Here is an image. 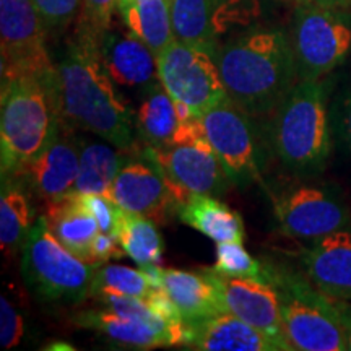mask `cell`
Returning a JSON list of instances; mask_svg holds the SVG:
<instances>
[{"mask_svg": "<svg viewBox=\"0 0 351 351\" xmlns=\"http://www.w3.org/2000/svg\"><path fill=\"white\" fill-rule=\"evenodd\" d=\"M257 117L228 98L200 117L202 129L219 163L236 186H247L262 178L265 166V137Z\"/></svg>", "mask_w": 351, "mask_h": 351, "instance_id": "8", "label": "cell"}, {"mask_svg": "<svg viewBox=\"0 0 351 351\" xmlns=\"http://www.w3.org/2000/svg\"><path fill=\"white\" fill-rule=\"evenodd\" d=\"M91 252H93L96 263H104L109 258H119L125 256V252L122 251L119 243H117L116 236L108 234V232L103 231H99V234L95 238L93 245H91Z\"/></svg>", "mask_w": 351, "mask_h": 351, "instance_id": "35", "label": "cell"}, {"mask_svg": "<svg viewBox=\"0 0 351 351\" xmlns=\"http://www.w3.org/2000/svg\"><path fill=\"white\" fill-rule=\"evenodd\" d=\"M32 194L13 176H2L0 191V244L5 256L23 249L34 226Z\"/></svg>", "mask_w": 351, "mask_h": 351, "instance_id": "23", "label": "cell"}, {"mask_svg": "<svg viewBox=\"0 0 351 351\" xmlns=\"http://www.w3.org/2000/svg\"><path fill=\"white\" fill-rule=\"evenodd\" d=\"M23 319L15 306L5 296L0 298V343L10 350L20 343L23 337Z\"/></svg>", "mask_w": 351, "mask_h": 351, "instance_id": "34", "label": "cell"}, {"mask_svg": "<svg viewBox=\"0 0 351 351\" xmlns=\"http://www.w3.org/2000/svg\"><path fill=\"white\" fill-rule=\"evenodd\" d=\"M125 28L142 39L158 57L174 41L169 0H117Z\"/></svg>", "mask_w": 351, "mask_h": 351, "instance_id": "25", "label": "cell"}, {"mask_svg": "<svg viewBox=\"0 0 351 351\" xmlns=\"http://www.w3.org/2000/svg\"><path fill=\"white\" fill-rule=\"evenodd\" d=\"M114 236L125 256H129L140 269L148 265H160L165 244L156 228V221H153L152 218L129 213L121 208Z\"/></svg>", "mask_w": 351, "mask_h": 351, "instance_id": "28", "label": "cell"}, {"mask_svg": "<svg viewBox=\"0 0 351 351\" xmlns=\"http://www.w3.org/2000/svg\"><path fill=\"white\" fill-rule=\"evenodd\" d=\"M221 3L223 0H169L176 41L217 52Z\"/></svg>", "mask_w": 351, "mask_h": 351, "instance_id": "24", "label": "cell"}, {"mask_svg": "<svg viewBox=\"0 0 351 351\" xmlns=\"http://www.w3.org/2000/svg\"><path fill=\"white\" fill-rule=\"evenodd\" d=\"M217 62L228 98L257 119L298 82L291 36L278 26H256L219 44Z\"/></svg>", "mask_w": 351, "mask_h": 351, "instance_id": "2", "label": "cell"}, {"mask_svg": "<svg viewBox=\"0 0 351 351\" xmlns=\"http://www.w3.org/2000/svg\"><path fill=\"white\" fill-rule=\"evenodd\" d=\"M46 205L47 210L43 217L52 234L83 262L101 265L95 262L91 252V245L101 230L98 221L83 204L82 194L73 191Z\"/></svg>", "mask_w": 351, "mask_h": 351, "instance_id": "20", "label": "cell"}, {"mask_svg": "<svg viewBox=\"0 0 351 351\" xmlns=\"http://www.w3.org/2000/svg\"><path fill=\"white\" fill-rule=\"evenodd\" d=\"M129 160L112 143L80 138V173L73 191L78 194H109L114 179Z\"/></svg>", "mask_w": 351, "mask_h": 351, "instance_id": "26", "label": "cell"}, {"mask_svg": "<svg viewBox=\"0 0 351 351\" xmlns=\"http://www.w3.org/2000/svg\"><path fill=\"white\" fill-rule=\"evenodd\" d=\"M339 301V311L341 315V322H343L345 328V337H346V345L348 350H351V302L350 301Z\"/></svg>", "mask_w": 351, "mask_h": 351, "instance_id": "37", "label": "cell"}, {"mask_svg": "<svg viewBox=\"0 0 351 351\" xmlns=\"http://www.w3.org/2000/svg\"><path fill=\"white\" fill-rule=\"evenodd\" d=\"M182 121L173 98L163 85L145 96L135 112V132L145 147H165L173 142Z\"/></svg>", "mask_w": 351, "mask_h": 351, "instance_id": "27", "label": "cell"}, {"mask_svg": "<svg viewBox=\"0 0 351 351\" xmlns=\"http://www.w3.org/2000/svg\"><path fill=\"white\" fill-rule=\"evenodd\" d=\"M152 289V285L142 269L137 270L125 265L101 263L96 269L91 295L96 298L117 295L147 300Z\"/></svg>", "mask_w": 351, "mask_h": 351, "instance_id": "29", "label": "cell"}, {"mask_svg": "<svg viewBox=\"0 0 351 351\" xmlns=\"http://www.w3.org/2000/svg\"><path fill=\"white\" fill-rule=\"evenodd\" d=\"M99 51L101 60L117 88L148 95L161 85L155 52L129 28H114L111 23L101 38Z\"/></svg>", "mask_w": 351, "mask_h": 351, "instance_id": "16", "label": "cell"}, {"mask_svg": "<svg viewBox=\"0 0 351 351\" xmlns=\"http://www.w3.org/2000/svg\"><path fill=\"white\" fill-rule=\"evenodd\" d=\"M0 169L12 176L36 158L59 130L56 91L34 78L2 82Z\"/></svg>", "mask_w": 351, "mask_h": 351, "instance_id": "4", "label": "cell"}, {"mask_svg": "<svg viewBox=\"0 0 351 351\" xmlns=\"http://www.w3.org/2000/svg\"><path fill=\"white\" fill-rule=\"evenodd\" d=\"M339 129L341 140H343L346 148L351 153V85L343 96V104L340 109V121H339Z\"/></svg>", "mask_w": 351, "mask_h": 351, "instance_id": "36", "label": "cell"}, {"mask_svg": "<svg viewBox=\"0 0 351 351\" xmlns=\"http://www.w3.org/2000/svg\"><path fill=\"white\" fill-rule=\"evenodd\" d=\"M274 285L282 301L283 332L289 350H348L339 301L319 291L302 274L275 267Z\"/></svg>", "mask_w": 351, "mask_h": 351, "instance_id": "5", "label": "cell"}, {"mask_svg": "<svg viewBox=\"0 0 351 351\" xmlns=\"http://www.w3.org/2000/svg\"><path fill=\"white\" fill-rule=\"evenodd\" d=\"M270 117V147L285 168L298 174L322 171L332 150L326 83L298 80Z\"/></svg>", "mask_w": 351, "mask_h": 351, "instance_id": "3", "label": "cell"}, {"mask_svg": "<svg viewBox=\"0 0 351 351\" xmlns=\"http://www.w3.org/2000/svg\"><path fill=\"white\" fill-rule=\"evenodd\" d=\"M276 228L288 238L311 243L351 225V212L339 187L301 182L274 197Z\"/></svg>", "mask_w": 351, "mask_h": 351, "instance_id": "10", "label": "cell"}, {"mask_svg": "<svg viewBox=\"0 0 351 351\" xmlns=\"http://www.w3.org/2000/svg\"><path fill=\"white\" fill-rule=\"evenodd\" d=\"M163 289L178 307L184 326L225 311L217 288L205 274L165 270Z\"/></svg>", "mask_w": 351, "mask_h": 351, "instance_id": "22", "label": "cell"}, {"mask_svg": "<svg viewBox=\"0 0 351 351\" xmlns=\"http://www.w3.org/2000/svg\"><path fill=\"white\" fill-rule=\"evenodd\" d=\"M160 82L174 103L200 119L228 99L217 62V52L174 41L156 57Z\"/></svg>", "mask_w": 351, "mask_h": 351, "instance_id": "11", "label": "cell"}, {"mask_svg": "<svg viewBox=\"0 0 351 351\" xmlns=\"http://www.w3.org/2000/svg\"><path fill=\"white\" fill-rule=\"evenodd\" d=\"M145 152L163 171L179 207L191 194H223L231 182L202 125L186 138L165 147H145Z\"/></svg>", "mask_w": 351, "mask_h": 351, "instance_id": "12", "label": "cell"}, {"mask_svg": "<svg viewBox=\"0 0 351 351\" xmlns=\"http://www.w3.org/2000/svg\"><path fill=\"white\" fill-rule=\"evenodd\" d=\"M182 223L215 243H244L243 218L215 195L191 194L178 210Z\"/></svg>", "mask_w": 351, "mask_h": 351, "instance_id": "21", "label": "cell"}, {"mask_svg": "<svg viewBox=\"0 0 351 351\" xmlns=\"http://www.w3.org/2000/svg\"><path fill=\"white\" fill-rule=\"evenodd\" d=\"M108 195L125 212L143 215L156 223H165L171 213L179 210V202L163 171L145 148L138 158L125 161Z\"/></svg>", "mask_w": 351, "mask_h": 351, "instance_id": "14", "label": "cell"}, {"mask_svg": "<svg viewBox=\"0 0 351 351\" xmlns=\"http://www.w3.org/2000/svg\"><path fill=\"white\" fill-rule=\"evenodd\" d=\"M98 267L73 256L52 234L44 217L36 219L21 249V274L26 287L44 302L86 300Z\"/></svg>", "mask_w": 351, "mask_h": 351, "instance_id": "6", "label": "cell"}, {"mask_svg": "<svg viewBox=\"0 0 351 351\" xmlns=\"http://www.w3.org/2000/svg\"><path fill=\"white\" fill-rule=\"evenodd\" d=\"M47 29H62L80 13L82 0H34Z\"/></svg>", "mask_w": 351, "mask_h": 351, "instance_id": "32", "label": "cell"}, {"mask_svg": "<svg viewBox=\"0 0 351 351\" xmlns=\"http://www.w3.org/2000/svg\"><path fill=\"white\" fill-rule=\"evenodd\" d=\"M289 36L298 80H324L351 52V10L300 3Z\"/></svg>", "mask_w": 351, "mask_h": 351, "instance_id": "7", "label": "cell"}, {"mask_svg": "<svg viewBox=\"0 0 351 351\" xmlns=\"http://www.w3.org/2000/svg\"><path fill=\"white\" fill-rule=\"evenodd\" d=\"M46 29L34 0H0L2 82L34 78L56 88V64L47 52Z\"/></svg>", "mask_w": 351, "mask_h": 351, "instance_id": "9", "label": "cell"}, {"mask_svg": "<svg viewBox=\"0 0 351 351\" xmlns=\"http://www.w3.org/2000/svg\"><path fill=\"white\" fill-rule=\"evenodd\" d=\"M213 269L223 275L261 280L274 285L275 267L254 258L241 243H219Z\"/></svg>", "mask_w": 351, "mask_h": 351, "instance_id": "30", "label": "cell"}, {"mask_svg": "<svg viewBox=\"0 0 351 351\" xmlns=\"http://www.w3.org/2000/svg\"><path fill=\"white\" fill-rule=\"evenodd\" d=\"M300 3H319V5L343 7L351 10V0H300Z\"/></svg>", "mask_w": 351, "mask_h": 351, "instance_id": "38", "label": "cell"}, {"mask_svg": "<svg viewBox=\"0 0 351 351\" xmlns=\"http://www.w3.org/2000/svg\"><path fill=\"white\" fill-rule=\"evenodd\" d=\"M300 267L324 295L351 301V225L306 243L300 252Z\"/></svg>", "mask_w": 351, "mask_h": 351, "instance_id": "17", "label": "cell"}, {"mask_svg": "<svg viewBox=\"0 0 351 351\" xmlns=\"http://www.w3.org/2000/svg\"><path fill=\"white\" fill-rule=\"evenodd\" d=\"M101 39L75 32L56 62V101L60 119L130 150L135 112L109 77L99 51Z\"/></svg>", "mask_w": 351, "mask_h": 351, "instance_id": "1", "label": "cell"}, {"mask_svg": "<svg viewBox=\"0 0 351 351\" xmlns=\"http://www.w3.org/2000/svg\"><path fill=\"white\" fill-rule=\"evenodd\" d=\"M82 200L88 212L93 215L96 221H98L99 230L114 236L121 212L116 202L108 194H82Z\"/></svg>", "mask_w": 351, "mask_h": 351, "instance_id": "33", "label": "cell"}, {"mask_svg": "<svg viewBox=\"0 0 351 351\" xmlns=\"http://www.w3.org/2000/svg\"><path fill=\"white\" fill-rule=\"evenodd\" d=\"M181 345L199 351H280L274 340L228 311L186 324Z\"/></svg>", "mask_w": 351, "mask_h": 351, "instance_id": "19", "label": "cell"}, {"mask_svg": "<svg viewBox=\"0 0 351 351\" xmlns=\"http://www.w3.org/2000/svg\"><path fill=\"white\" fill-rule=\"evenodd\" d=\"M73 127L62 122L47 147L28 165L12 174L32 195L54 202L75 189L80 173V138L72 134Z\"/></svg>", "mask_w": 351, "mask_h": 351, "instance_id": "15", "label": "cell"}, {"mask_svg": "<svg viewBox=\"0 0 351 351\" xmlns=\"http://www.w3.org/2000/svg\"><path fill=\"white\" fill-rule=\"evenodd\" d=\"M204 274L217 288L225 311L251 324L274 340L282 351L289 350L283 332L282 301L275 285L223 275L215 269L205 270Z\"/></svg>", "mask_w": 351, "mask_h": 351, "instance_id": "13", "label": "cell"}, {"mask_svg": "<svg viewBox=\"0 0 351 351\" xmlns=\"http://www.w3.org/2000/svg\"><path fill=\"white\" fill-rule=\"evenodd\" d=\"M78 326L99 332L112 343L135 350L181 345V333L176 332L160 315L117 314L109 309L86 311L75 317Z\"/></svg>", "mask_w": 351, "mask_h": 351, "instance_id": "18", "label": "cell"}, {"mask_svg": "<svg viewBox=\"0 0 351 351\" xmlns=\"http://www.w3.org/2000/svg\"><path fill=\"white\" fill-rule=\"evenodd\" d=\"M114 10L117 0H82L77 29L101 39L112 23Z\"/></svg>", "mask_w": 351, "mask_h": 351, "instance_id": "31", "label": "cell"}]
</instances>
